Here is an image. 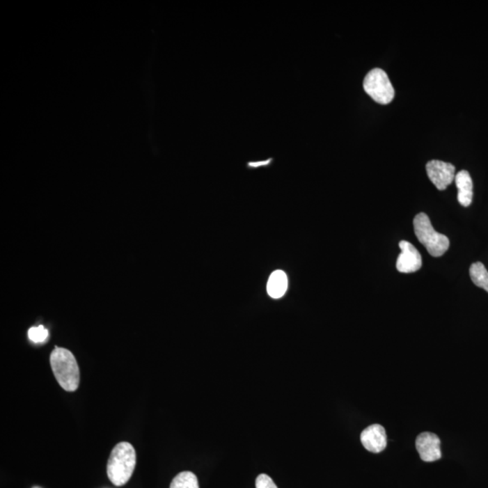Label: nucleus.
Listing matches in <instances>:
<instances>
[{
  "label": "nucleus",
  "instance_id": "1",
  "mask_svg": "<svg viewBox=\"0 0 488 488\" xmlns=\"http://www.w3.org/2000/svg\"><path fill=\"white\" fill-rule=\"evenodd\" d=\"M137 456L134 447L123 441L112 450L107 464L109 480L114 486L123 487L128 483L135 471Z\"/></svg>",
  "mask_w": 488,
  "mask_h": 488
},
{
  "label": "nucleus",
  "instance_id": "2",
  "mask_svg": "<svg viewBox=\"0 0 488 488\" xmlns=\"http://www.w3.org/2000/svg\"><path fill=\"white\" fill-rule=\"evenodd\" d=\"M52 370L60 386L66 392H75L80 384V370L74 354L56 347L50 356Z\"/></svg>",
  "mask_w": 488,
  "mask_h": 488
},
{
  "label": "nucleus",
  "instance_id": "3",
  "mask_svg": "<svg viewBox=\"0 0 488 488\" xmlns=\"http://www.w3.org/2000/svg\"><path fill=\"white\" fill-rule=\"evenodd\" d=\"M414 226L418 240L427 249L430 255L441 257L450 248V240L447 236L435 231L426 214H417L414 220Z\"/></svg>",
  "mask_w": 488,
  "mask_h": 488
},
{
  "label": "nucleus",
  "instance_id": "4",
  "mask_svg": "<svg viewBox=\"0 0 488 488\" xmlns=\"http://www.w3.org/2000/svg\"><path fill=\"white\" fill-rule=\"evenodd\" d=\"M363 89L375 102L386 105L394 98V88L384 70L372 69L363 80Z\"/></svg>",
  "mask_w": 488,
  "mask_h": 488
},
{
  "label": "nucleus",
  "instance_id": "5",
  "mask_svg": "<svg viewBox=\"0 0 488 488\" xmlns=\"http://www.w3.org/2000/svg\"><path fill=\"white\" fill-rule=\"evenodd\" d=\"M427 174L430 181L439 190H445L455 180L456 168L452 164L432 160L426 165Z\"/></svg>",
  "mask_w": 488,
  "mask_h": 488
},
{
  "label": "nucleus",
  "instance_id": "6",
  "mask_svg": "<svg viewBox=\"0 0 488 488\" xmlns=\"http://www.w3.org/2000/svg\"><path fill=\"white\" fill-rule=\"evenodd\" d=\"M399 246L402 253L397 259V269L402 274H412L419 271L423 265V260L417 249L406 241L400 242Z\"/></svg>",
  "mask_w": 488,
  "mask_h": 488
},
{
  "label": "nucleus",
  "instance_id": "7",
  "mask_svg": "<svg viewBox=\"0 0 488 488\" xmlns=\"http://www.w3.org/2000/svg\"><path fill=\"white\" fill-rule=\"evenodd\" d=\"M416 448L423 462H434L441 459V439L434 433H420L416 439Z\"/></svg>",
  "mask_w": 488,
  "mask_h": 488
},
{
  "label": "nucleus",
  "instance_id": "8",
  "mask_svg": "<svg viewBox=\"0 0 488 488\" xmlns=\"http://www.w3.org/2000/svg\"><path fill=\"white\" fill-rule=\"evenodd\" d=\"M361 442L365 450L372 453H380L386 450L387 436L386 429L379 424L368 426L360 436Z\"/></svg>",
  "mask_w": 488,
  "mask_h": 488
},
{
  "label": "nucleus",
  "instance_id": "9",
  "mask_svg": "<svg viewBox=\"0 0 488 488\" xmlns=\"http://www.w3.org/2000/svg\"><path fill=\"white\" fill-rule=\"evenodd\" d=\"M457 187V200L465 207L471 205L473 199V181L469 173L462 171L455 177Z\"/></svg>",
  "mask_w": 488,
  "mask_h": 488
},
{
  "label": "nucleus",
  "instance_id": "10",
  "mask_svg": "<svg viewBox=\"0 0 488 488\" xmlns=\"http://www.w3.org/2000/svg\"><path fill=\"white\" fill-rule=\"evenodd\" d=\"M288 289L287 275L283 271H276L269 276L268 284H267V292L271 298L280 299L283 297Z\"/></svg>",
  "mask_w": 488,
  "mask_h": 488
},
{
  "label": "nucleus",
  "instance_id": "11",
  "mask_svg": "<svg viewBox=\"0 0 488 488\" xmlns=\"http://www.w3.org/2000/svg\"><path fill=\"white\" fill-rule=\"evenodd\" d=\"M473 283L488 292V271L486 267L481 262H475L469 269Z\"/></svg>",
  "mask_w": 488,
  "mask_h": 488
},
{
  "label": "nucleus",
  "instance_id": "12",
  "mask_svg": "<svg viewBox=\"0 0 488 488\" xmlns=\"http://www.w3.org/2000/svg\"><path fill=\"white\" fill-rule=\"evenodd\" d=\"M169 488H199L198 480L193 472H181L175 475Z\"/></svg>",
  "mask_w": 488,
  "mask_h": 488
},
{
  "label": "nucleus",
  "instance_id": "13",
  "mask_svg": "<svg viewBox=\"0 0 488 488\" xmlns=\"http://www.w3.org/2000/svg\"><path fill=\"white\" fill-rule=\"evenodd\" d=\"M48 330L44 326H33L29 330V338L30 340L39 344L44 343L48 338Z\"/></svg>",
  "mask_w": 488,
  "mask_h": 488
},
{
  "label": "nucleus",
  "instance_id": "14",
  "mask_svg": "<svg viewBox=\"0 0 488 488\" xmlns=\"http://www.w3.org/2000/svg\"><path fill=\"white\" fill-rule=\"evenodd\" d=\"M256 488H278L274 481L266 474H260L256 478Z\"/></svg>",
  "mask_w": 488,
  "mask_h": 488
}]
</instances>
